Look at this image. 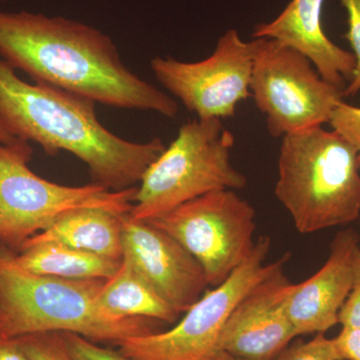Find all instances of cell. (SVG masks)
Masks as SVG:
<instances>
[{"instance_id":"1","label":"cell","mask_w":360,"mask_h":360,"mask_svg":"<svg viewBox=\"0 0 360 360\" xmlns=\"http://www.w3.org/2000/svg\"><path fill=\"white\" fill-rule=\"evenodd\" d=\"M0 56L37 84L122 110L179 113L174 97L123 63L117 46L94 26L63 16L0 11Z\"/></svg>"},{"instance_id":"2","label":"cell","mask_w":360,"mask_h":360,"mask_svg":"<svg viewBox=\"0 0 360 360\" xmlns=\"http://www.w3.org/2000/svg\"><path fill=\"white\" fill-rule=\"evenodd\" d=\"M96 103L51 85L28 84L0 58V122L14 137L49 155L66 151L85 163L94 184L130 188L165 149L160 139L132 142L101 124Z\"/></svg>"},{"instance_id":"3","label":"cell","mask_w":360,"mask_h":360,"mask_svg":"<svg viewBox=\"0 0 360 360\" xmlns=\"http://www.w3.org/2000/svg\"><path fill=\"white\" fill-rule=\"evenodd\" d=\"M104 279L39 276L0 250V336L72 333L92 341L118 343L155 333L153 321L111 319L96 304Z\"/></svg>"},{"instance_id":"4","label":"cell","mask_w":360,"mask_h":360,"mask_svg":"<svg viewBox=\"0 0 360 360\" xmlns=\"http://www.w3.org/2000/svg\"><path fill=\"white\" fill-rule=\"evenodd\" d=\"M274 193L302 234L352 224L360 217L356 149L322 127L284 135Z\"/></svg>"},{"instance_id":"5","label":"cell","mask_w":360,"mask_h":360,"mask_svg":"<svg viewBox=\"0 0 360 360\" xmlns=\"http://www.w3.org/2000/svg\"><path fill=\"white\" fill-rule=\"evenodd\" d=\"M234 141L219 118L184 123L144 172L129 214L149 221L203 194L245 188V175L231 165Z\"/></svg>"},{"instance_id":"6","label":"cell","mask_w":360,"mask_h":360,"mask_svg":"<svg viewBox=\"0 0 360 360\" xmlns=\"http://www.w3.org/2000/svg\"><path fill=\"white\" fill-rule=\"evenodd\" d=\"M32 148L22 139L0 142V243L25 245L70 210L103 208L130 213L137 187L115 191L101 184L66 186L35 174L28 167Z\"/></svg>"},{"instance_id":"7","label":"cell","mask_w":360,"mask_h":360,"mask_svg":"<svg viewBox=\"0 0 360 360\" xmlns=\"http://www.w3.org/2000/svg\"><path fill=\"white\" fill-rule=\"evenodd\" d=\"M250 97L266 116L272 137L322 127L342 101L343 89L329 84L304 54L269 39H253Z\"/></svg>"},{"instance_id":"8","label":"cell","mask_w":360,"mask_h":360,"mask_svg":"<svg viewBox=\"0 0 360 360\" xmlns=\"http://www.w3.org/2000/svg\"><path fill=\"white\" fill-rule=\"evenodd\" d=\"M270 239L260 236L250 255L224 283L206 290L174 328L116 343L131 360H200L217 349L225 322L248 291L290 257L266 264Z\"/></svg>"},{"instance_id":"9","label":"cell","mask_w":360,"mask_h":360,"mask_svg":"<svg viewBox=\"0 0 360 360\" xmlns=\"http://www.w3.org/2000/svg\"><path fill=\"white\" fill-rule=\"evenodd\" d=\"M146 222L174 238L198 260L208 285L224 283L255 245V208L231 189L203 194Z\"/></svg>"},{"instance_id":"10","label":"cell","mask_w":360,"mask_h":360,"mask_svg":"<svg viewBox=\"0 0 360 360\" xmlns=\"http://www.w3.org/2000/svg\"><path fill=\"white\" fill-rule=\"evenodd\" d=\"M255 47L236 30L217 41L212 56L198 63L156 56L150 68L160 84L200 120L231 117L250 97Z\"/></svg>"},{"instance_id":"11","label":"cell","mask_w":360,"mask_h":360,"mask_svg":"<svg viewBox=\"0 0 360 360\" xmlns=\"http://www.w3.org/2000/svg\"><path fill=\"white\" fill-rule=\"evenodd\" d=\"M288 257L253 286L225 322L217 349L241 360H272L297 338L286 314Z\"/></svg>"},{"instance_id":"12","label":"cell","mask_w":360,"mask_h":360,"mask_svg":"<svg viewBox=\"0 0 360 360\" xmlns=\"http://www.w3.org/2000/svg\"><path fill=\"white\" fill-rule=\"evenodd\" d=\"M122 258L179 314L200 300L208 286L202 267L184 246L148 222L122 215Z\"/></svg>"},{"instance_id":"13","label":"cell","mask_w":360,"mask_h":360,"mask_svg":"<svg viewBox=\"0 0 360 360\" xmlns=\"http://www.w3.org/2000/svg\"><path fill=\"white\" fill-rule=\"evenodd\" d=\"M359 251V234L352 229L341 231L323 266L303 283L291 284L285 309L297 336L326 333L338 324L341 307L354 285Z\"/></svg>"},{"instance_id":"14","label":"cell","mask_w":360,"mask_h":360,"mask_svg":"<svg viewBox=\"0 0 360 360\" xmlns=\"http://www.w3.org/2000/svg\"><path fill=\"white\" fill-rule=\"evenodd\" d=\"M324 0H291L274 20L258 23L253 39H269L304 54L329 84L345 90L355 68L352 52L328 39L322 27Z\"/></svg>"},{"instance_id":"15","label":"cell","mask_w":360,"mask_h":360,"mask_svg":"<svg viewBox=\"0 0 360 360\" xmlns=\"http://www.w3.org/2000/svg\"><path fill=\"white\" fill-rule=\"evenodd\" d=\"M122 215L96 207L77 208L59 217L21 246L58 243L101 257L122 259ZM20 248V250H21Z\"/></svg>"},{"instance_id":"16","label":"cell","mask_w":360,"mask_h":360,"mask_svg":"<svg viewBox=\"0 0 360 360\" xmlns=\"http://www.w3.org/2000/svg\"><path fill=\"white\" fill-rule=\"evenodd\" d=\"M96 304L104 314L115 319H146L174 323L180 314L124 258L115 276L104 283Z\"/></svg>"},{"instance_id":"17","label":"cell","mask_w":360,"mask_h":360,"mask_svg":"<svg viewBox=\"0 0 360 360\" xmlns=\"http://www.w3.org/2000/svg\"><path fill=\"white\" fill-rule=\"evenodd\" d=\"M14 259L23 269L39 276L104 281L115 276L122 262L58 243L23 246Z\"/></svg>"},{"instance_id":"18","label":"cell","mask_w":360,"mask_h":360,"mask_svg":"<svg viewBox=\"0 0 360 360\" xmlns=\"http://www.w3.org/2000/svg\"><path fill=\"white\" fill-rule=\"evenodd\" d=\"M16 340L30 360H73L61 333H34Z\"/></svg>"},{"instance_id":"19","label":"cell","mask_w":360,"mask_h":360,"mask_svg":"<svg viewBox=\"0 0 360 360\" xmlns=\"http://www.w3.org/2000/svg\"><path fill=\"white\" fill-rule=\"evenodd\" d=\"M272 360H341L333 338L317 333L312 340L288 345Z\"/></svg>"},{"instance_id":"20","label":"cell","mask_w":360,"mask_h":360,"mask_svg":"<svg viewBox=\"0 0 360 360\" xmlns=\"http://www.w3.org/2000/svg\"><path fill=\"white\" fill-rule=\"evenodd\" d=\"M347 14V32L345 37L349 42L355 58L354 75L343 90V96L354 97L360 91V0H340Z\"/></svg>"},{"instance_id":"21","label":"cell","mask_w":360,"mask_h":360,"mask_svg":"<svg viewBox=\"0 0 360 360\" xmlns=\"http://www.w3.org/2000/svg\"><path fill=\"white\" fill-rule=\"evenodd\" d=\"M63 333L66 347L73 360H131L118 350L98 347L94 341L72 333Z\"/></svg>"},{"instance_id":"22","label":"cell","mask_w":360,"mask_h":360,"mask_svg":"<svg viewBox=\"0 0 360 360\" xmlns=\"http://www.w3.org/2000/svg\"><path fill=\"white\" fill-rule=\"evenodd\" d=\"M328 123L356 149L360 160V108L342 101L333 110Z\"/></svg>"},{"instance_id":"23","label":"cell","mask_w":360,"mask_h":360,"mask_svg":"<svg viewBox=\"0 0 360 360\" xmlns=\"http://www.w3.org/2000/svg\"><path fill=\"white\" fill-rule=\"evenodd\" d=\"M338 323L342 328H360V251L355 265L354 285L341 307Z\"/></svg>"},{"instance_id":"24","label":"cell","mask_w":360,"mask_h":360,"mask_svg":"<svg viewBox=\"0 0 360 360\" xmlns=\"http://www.w3.org/2000/svg\"><path fill=\"white\" fill-rule=\"evenodd\" d=\"M333 340L341 360H360V328H342Z\"/></svg>"},{"instance_id":"25","label":"cell","mask_w":360,"mask_h":360,"mask_svg":"<svg viewBox=\"0 0 360 360\" xmlns=\"http://www.w3.org/2000/svg\"><path fill=\"white\" fill-rule=\"evenodd\" d=\"M0 360H30L16 338L0 336Z\"/></svg>"},{"instance_id":"26","label":"cell","mask_w":360,"mask_h":360,"mask_svg":"<svg viewBox=\"0 0 360 360\" xmlns=\"http://www.w3.org/2000/svg\"><path fill=\"white\" fill-rule=\"evenodd\" d=\"M200 360H241L238 357L233 356V355L227 354L224 350L217 349L213 352L212 354L207 355L205 359Z\"/></svg>"},{"instance_id":"27","label":"cell","mask_w":360,"mask_h":360,"mask_svg":"<svg viewBox=\"0 0 360 360\" xmlns=\"http://www.w3.org/2000/svg\"><path fill=\"white\" fill-rule=\"evenodd\" d=\"M15 139L16 137H14L13 135L9 132V130L6 129V125L0 122V142L6 143V142L13 141V139Z\"/></svg>"},{"instance_id":"28","label":"cell","mask_w":360,"mask_h":360,"mask_svg":"<svg viewBox=\"0 0 360 360\" xmlns=\"http://www.w3.org/2000/svg\"><path fill=\"white\" fill-rule=\"evenodd\" d=\"M0 1H4V0H0Z\"/></svg>"}]
</instances>
